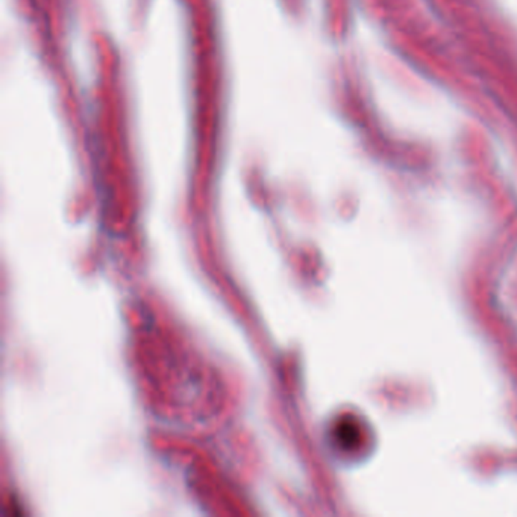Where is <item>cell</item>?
I'll return each mask as SVG.
<instances>
[]
</instances>
